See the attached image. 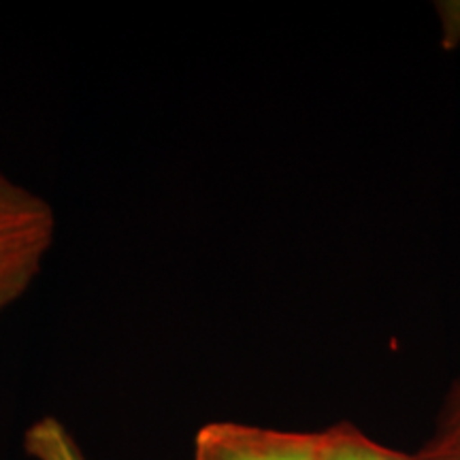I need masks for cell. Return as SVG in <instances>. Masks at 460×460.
Here are the masks:
<instances>
[{"mask_svg": "<svg viewBox=\"0 0 460 460\" xmlns=\"http://www.w3.org/2000/svg\"><path fill=\"white\" fill-rule=\"evenodd\" d=\"M54 207L0 175V314L31 290L56 243Z\"/></svg>", "mask_w": 460, "mask_h": 460, "instance_id": "obj_1", "label": "cell"}, {"mask_svg": "<svg viewBox=\"0 0 460 460\" xmlns=\"http://www.w3.org/2000/svg\"><path fill=\"white\" fill-rule=\"evenodd\" d=\"M322 433L211 422L194 439L192 460H322Z\"/></svg>", "mask_w": 460, "mask_h": 460, "instance_id": "obj_2", "label": "cell"}, {"mask_svg": "<svg viewBox=\"0 0 460 460\" xmlns=\"http://www.w3.org/2000/svg\"><path fill=\"white\" fill-rule=\"evenodd\" d=\"M418 454L424 460H460V384L447 399L433 437Z\"/></svg>", "mask_w": 460, "mask_h": 460, "instance_id": "obj_5", "label": "cell"}, {"mask_svg": "<svg viewBox=\"0 0 460 460\" xmlns=\"http://www.w3.org/2000/svg\"><path fill=\"white\" fill-rule=\"evenodd\" d=\"M26 447L34 460H85L73 437L54 418H45L28 430Z\"/></svg>", "mask_w": 460, "mask_h": 460, "instance_id": "obj_4", "label": "cell"}, {"mask_svg": "<svg viewBox=\"0 0 460 460\" xmlns=\"http://www.w3.org/2000/svg\"><path fill=\"white\" fill-rule=\"evenodd\" d=\"M322 444H324V458L322 460H424L420 454L390 450L345 422L324 430Z\"/></svg>", "mask_w": 460, "mask_h": 460, "instance_id": "obj_3", "label": "cell"}]
</instances>
